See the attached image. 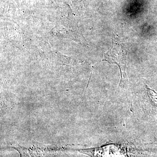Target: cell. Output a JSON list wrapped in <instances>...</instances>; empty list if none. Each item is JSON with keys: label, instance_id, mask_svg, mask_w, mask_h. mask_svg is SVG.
Returning <instances> with one entry per match:
<instances>
[{"label": "cell", "instance_id": "cell-1", "mask_svg": "<svg viewBox=\"0 0 157 157\" xmlns=\"http://www.w3.org/2000/svg\"><path fill=\"white\" fill-rule=\"evenodd\" d=\"M146 90V101L148 104L152 114L157 120V92L154 90L145 85Z\"/></svg>", "mask_w": 157, "mask_h": 157}, {"label": "cell", "instance_id": "cell-2", "mask_svg": "<svg viewBox=\"0 0 157 157\" xmlns=\"http://www.w3.org/2000/svg\"><path fill=\"white\" fill-rule=\"evenodd\" d=\"M19 152L20 157H33L30 153V151L27 149L22 148L20 146L14 147Z\"/></svg>", "mask_w": 157, "mask_h": 157}]
</instances>
